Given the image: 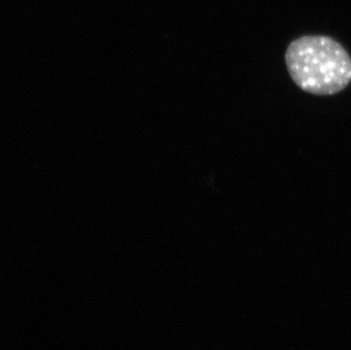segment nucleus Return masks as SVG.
<instances>
[{"label": "nucleus", "mask_w": 351, "mask_h": 350, "mask_svg": "<svg viewBox=\"0 0 351 350\" xmlns=\"http://www.w3.org/2000/svg\"><path fill=\"white\" fill-rule=\"evenodd\" d=\"M285 65L299 89L315 96H333L351 82V57L326 36H304L290 43Z\"/></svg>", "instance_id": "obj_1"}]
</instances>
